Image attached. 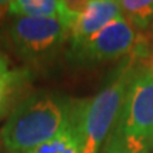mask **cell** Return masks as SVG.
I'll use <instances>...</instances> for the list:
<instances>
[{"label": "cell", "mask_w": 153, "mask_h": 153, "mask_svg": "<svg viewBox=\"0 0 153 153\" xmlns=\"http://www.w3.org/2000/svg\"><path fill=\"white\" fill-rule=\"evenodd\" d=\"M78 101L55 92H36L22 99L1 129V143L10 153H27L55 137L75 114Z\"/></svg>", "instance_id": "cell-1"}, {"label": "cell", "mask_w": 153, "mask_h": 153, "mask_svg": "<svg viewBox=\"0 0 153 153\" xmlns=\"http://www.w3.org/2000/svg\"><path fill=\"white\" fill-rule=\"evenodd\" d=\"M135 74L131 64L123 65L92 99L81 101L78 125L82 153H98L116 118H119Z\"/></svg>", "instance_id": "cell-2"}, {"label": "cell", "mask_w": 153, "mask_h": 153, "mask_svg": "<svg viewBox=\"0 0 153 153\" xmlns=\"http://www.w3.org/2000/svg\"><path fill=\"white\" fill-rule=\"evenodd\" d=\"M71 26L60 19L14 17L9 26V38L24 60L48 57L70 37Z\"/></svg>", "instance_id": "cell-3"}, {"label": "cell", "mask_w": 153, "mask_h": 153, "mask_svg": "<svg viewBox=\"0 0 153 153\" xmlns=\"http://www.w3.org/2000/svg\"><path fill=\"white\" fill-rule=\"evenodd\" d=\"M115 131L122 136L146 143L153 142V74H135L118 118Z\"/></svg>", "instance_id": "cell-4"}, {"label": "cell", "mask_w": 153, "mask_h": 153, "mask_svg": "<svg viewBox=\"0 0 153 153\" xmlns=\"http://www.w3.org/2000/svg\"><path fill=\"white\" fill-rule=\"evenodd\" d=\"M139 47L135 26L119 17L92 36L79 48L71 51L79 62H101L116 60Z\"/></svg>", "instance_id": "cell-5"}, {"label": "cell", "mask_w": 153, "mask_h": 153, "mask_svg": "<svg viewBox=\"0 0 153 153\" xmlns=\"http://www.w3.org/2000/svg\"><path fill=\"white\" fill-rule=\"evenodd\" d=\"M122 17L120 3L115 0H91L78 14L70 31L71 51L79 48L89 38L106 27L109 23Z\"/></svg>", "instance_id": "cell-6"}, {"label": "cell", "mask_w": 153, "mask_h": 153, "mask_svg": "<svg viewBox=\"0 0 153 153\" xmlns=\"http://www.w3.org/2000/svg\"><path fill=\"white\" fill-rule=\"evenodd\" d=\"M27 71L11 68L4 54L0 53V119L14 109L17 97L24 87Z\"/></svg>", "instance_id": "cell-7"}, {"label": "cell", "mask_w": 153, "mask_h": 153, "mask_svg": "<svg viewBox=\"0 0 153 153\" xmlns=\"http://www.w3.org/2000/svg\"><path fill=\"white\" fill-rule=\"evenodd\" d=\"M79 105L81 101H78L71 122L57 136L27 153H82V139L79 133V125H78Z\"/></svg>", "instance_id": "cell-8"}, {"label": "cell", "mask_w": 153, "mask_h": 153, "mask_svg": "<svg viewBox=\"0 0 153 153\" xmlns=\"http://www.w3.org/2000/svg\"><path fill=\"white\" fill-rule=\"evenodd\" d=\"M122 17L135 27L145 28L153 22V0H122Z\"/></svg>", "instance_id": "cell-9"}, {"label": "cell", "mask_w": 153, "mask_h": 153, "mask_svg": "<svg viewBox=\"0 0 153 153\" xmlns=\"http://www.w3.org/2000/svg\"><path fill=\"white\" fill-rule=\"evenodd\" d=\"M106 153H150V146L122 136L114 131L106 145Z\"/></svg>", "instance_id": "cell-10"}, {"label": "cell", "mask_w": 153, "mask_h": 153, "mask_svg": "<svg viewBox=\"0 0 153 153\" xmlns=\"http://www.w3.org/2000/svg\"><path fill=\"white\" fill-rule=\"evenodd\" d=\"M149 68H150V72L153 74V57L150 58V62H149Z\"/></svg>", "instance_id": "cell-11"}, {"label": "cell", "mask_w": 153, "mask_h": 153, "mask_svg": "<svg viewBox=\"0 0 153 153\" xmlns=\"http://www.w3.org/2000/svg\"><path fill=\"white\" fill-rule=\"evenodd\" d=\"M150 149H153V142H152V145H150Z\"/></svg>", "instance_id": "cell-12"}, {"label": "cell", "mask_w": 153, "mask_h": 153, "mask_svg": "<svg viewBox=\"0 0 153 153\" xmlns=\"http://www.w3.org/2000/svg\"><path fill=\"white\" fill-rule=\"evenodd\" d=\"M152 27H153V22H152Z\"/></svg>", "instance_id": "cell-13"}]
</instances>
